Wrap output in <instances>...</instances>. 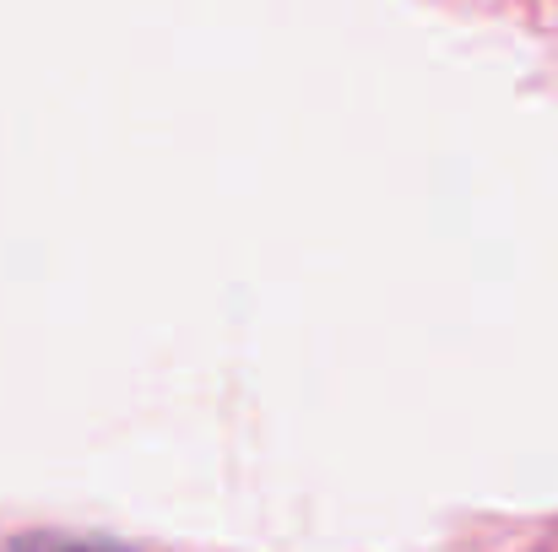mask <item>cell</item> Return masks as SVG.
I'll return each mask as SVG.
<instances>
[{
    "instance_id": "1",
    "label": "cell",
    "mask_w": 558,
    "mask_h": 552,
    "mask_svg": "<svg viewBox=\"0 0 558 552\" xmlns=\"http://www.w3.org/2000/svg\"><path fill=\"white\" fill-rule=\"evenodd\" d=\"M5 552H104V548H82V542H22V548Z\"/></svg>"
}]
</instances>
